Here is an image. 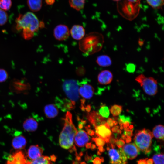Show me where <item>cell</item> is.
<instances>
[{"label": "cell", "instance_id": "49", "mask_svg": "<svg viewBox=\"0 0 164 164\" xmlns=\"http://www.w3.org/2000/svg\"><path fill=\"white\" fill-rule=\"evenodd\" d=\"M125 140L126 143H129L131 141L132 139L131 137H127Z\"/></svg>", "mask_w": 164, "mask_h": 164}, {"label": "cell", "instance_id": "11", "mask_svg": "<svg viewBox=\"0 0 164 164\" xmlns=\"http://www.w3.org/2000/svg\"><path fill=\"white\" fill-rule=\"evenodd\" d=\"M122 149L127 159L130 160L136 158L139 152V150L133 143L127 144Z\"/></svg>", "mask_w": 164, "mask_h": 164}, {"label": "cell", "instance_id": "34", "mask_svg": "<svg viewBox=\"0 0 164 164\" xmlns=\"http://www.w3.org/2000/svg\"><path fill=\"white\" fill-rule=\"evenodd\" d=\"M92 139L93 141L95 142L96 145L98 147L103 146L105 144V141L100 137L93 138Z\"/></svg>", "mask_w": 164, "mask_h": 164}, {"label": "cell", "instance_id": "14", "mask_svg": "<svg viewBox=\"0 0 164 164\" xmlns=\"http://www.w3.org/2000/svg\"><path fill=\"white\" fill-rule=\"evenodd\" d=\"M113 78V74L111 71L108 70H104L99 73L97 80L100 84L107 85L111 82Z\"/></svg>", "mask_w": 164, "mask_h": 164}, {"label": "cell", "instance_id": "12", "mask_svg": "<svg viewBox=\"0 0 164 164\" xmlns=\"http://www.w3.org/2000/svg\"><path fill=\"white\" fill-rule=\"evenodd\" d=\"M89 141V137L86 131L82 130L77 131L74 138L75 143L77 146L84 147Z\"/></svg>", "mask_w": 164, "mask_h": 164}, {"label": "cell", "instance_id": "53", "mask_svg": "<svg viewBox=\"0 0 164 164\" xmlns=\"http://www.w3.org/2000/svg\"><path fill=\"white\" fill-rule=\"evenodd\" d=\"M121 139L123 140H125L126 138V136L124 134H123L121 135Z\"/></svg>", "mask_w": 164, "mask_h": 164}, {"label": "cell", "instance_id": "4", "mask_svg": "<svg viewBox=\"0 0 164 164\" xmlns=\"http://www.w3.org/2000/svg\"><path fill=\"white\" fill-rule=\"evenodd\" d=\"M153 137L149 130L144 128L136 131L134 138V144L139 149L145 154L149 153L151 151L152 139Z\"/></svg>", "mask_w": 164, "mask_h": 164}, {"label": "cell", "instance_id": "7", "mask_svg": "<svg viewBox=\"0 0 164 164\" xmlns=\"http://www.w3.org/2000/svg\"><path fill=\"white\" fill-rule=\"evenodd\" d=\"M109 149L108 155L111 164H127V158L123 151L122 149Z\"/></svg>", "mask_w": 164, "mask_h": 164}, {"label": "cell", "instance_id": "38", "mask_svg": "<svg viewBox=\"0 0 164 164\" xmlns=\"http://www.w3.org/2000/svg\"><path fill=\"white\" fill-rule=\"evenodd\" d=\"M125 144V142L124 140L120 138L119 139H116L115 145L119 148H121Z\"/></svg>", "mask_w": 164, "mask_h": 164}, {"label": "cell", "instance_id": "23", "mask_svg": "<svg viewBox=\"0 0 164 164\" xmlns=\"http://www.w3.org/2000/svg\"><path fill=\"white\" fill-rule=\"evenodd\" d=\"M57 103L58 105H60V108L63 111L71 110L74 108L75 107V106L67 99L62 100L57 98Z\"/></svg>", "mask_w": 164, "mask_h": 164}, {"label": "cell", "instance_id": "17", "mask_svg": "<svg viewBox=\"0 0 164 164\" xmlns=\"http://www.w3.org/2000/svg\"><path fill=\"white\" fill-rule=\"evenodd\" d=\"M43 150L38 145H32L27 152L28 158L31 160L35 159L42 155Z\"/></svg>", "mask_w": 164, "mask_h": 164}, {"label": "cell", "instance_id": "13", "mask_svg": "<svg viewBox=\"0 0 164 164\" xmlns=\"http://www.w3.org/2000/svg\"><path fill=\"white\" fill-rule=\"evenodd\" d=\"M94 91V87L87 83H83L79 88V94L85 99L91 98L93 96Z\"/></svg>", "mask_w": 164, "mask_h": 164}, {"label": "cell", "instance_id": "54", "mask_svg": "<svg viewBox=\"0 0 164 164\" xmlns=\"http://www.w3.org/2000/svg\"><path fill=\"white\" fill-rule=\"evenodd\" d=\"M91 148L92 149H94L96 148V145L94 144H92L91 145Z\"/></svg>", "mask_w": 164, "mask_h": 164}, {"label": "cell", "instance_id": "31", "mask_svg": "<svg viewBox=\"0 0 164 164\" xmlns=\"http://www.w3.org/2000/svg\"><path fill=\"white\" fill-rule=\"evenodd\" d=\"M152 160L155 164H164L163 154L154 155L152 157Z\"/></svg>", "mask_w": 164, "mask_h": 164}, {"label": "cell", "instance_id": "36", "mask_svg": "<svg viewBox=\"0 0 164 164\" xmlns=\"http://www.w3.org/2000/svg\"><path fill=\"white\" fill-rule=\"evenodd\" d=\"M141 0H127L128 4L132 6L139 8Z\"/></svg>", "mask_w": 164, "mask_h": 164}, {"label": "cell", "instance_id": "35", "mask_svg": "<svg viewBox=\"0 0 164 164\" xmlns=\"http://www.w3.org/2000/svg\"><path fill=\"white\" fill-rule=\"evenodd\" d=\"M118 120V122L120 126H122L123 124L126 121L130 122V118L124 115H119Z\"/></svg>", "mask_w": 164, "mask_h": 164}, {"label": "cell", "instance_id": "56", "mask_svg": "<svg viewBox=\"0 0 164 164\" xmlns=\"http://www.w3.org/2000/svg\"><path fill=\"white\" fill-rule=\"evenodd\" d=\"M120 129L121 130H123V126H120Z\"/></svg>", "mask_w": 164, "mask_h": 164}, {"label": "cell", "instance_id": "10", "mask_svg": "<svg viewBox=\"0 0 164 164\" xmlns=\"http://www.w3.org/2000/svg\"><path fill=\"white\" fill-rule=\"evenodd\" d=\"M23 152L18 151L9 158L6 164H30Z\"/></svg>", "mask_w": 164, "mask_h": 164}, {"label": "cell", "instance_id": "47", "mask_svg": "<svg viewBox=\"0 0 164 164\" xmlns=\"http://www.w3.org/2000/svg\"><path fill=\"white\" fill-rule=\"evenodd\" d=\"M144 41L141 38H139L138 40V44L140 46H142L144 43Z\"/></svg>", "mask_w": 164, "mask_h": 164}, {"label": "cell", "instance_id": "21", "mask_svg": "<svg viewBox=\"0 0 164 164\" xmlns=\"http://www.w3.org/2000/svg\"><path fill=\"white\" fill-rule=\"evenodd\" d=\"M96 62L99 66L103 67H109L112 64L111 58L107 55H102L98 56Z\"/></svg>", "mask_w": 164, "mask_h": 164}, {"label": "cell", "instance_id": "41", "mask_svg": "<svg viewBox=\"0 0 164 164\" xmlns=\"http://www.w3.org/2000/svg\"><path fill=\"white\" fill-rule=\"evenodd\" d=\"M126 137H131L133 135V130L132 129H128L124 133Z\"/></svg>", "mask_w": 164, "mask_h": 164}, {"label": "cell", "instance_id": "2", "mask_svg": "<svg viewBox=\"0 0 164 164\" xmlns=\"http://www.w3.org/2000/svg\"><path fill=\"white\" fill-rule=\"evenodd\" d=\"M64 120V127L59 136L60 145L65 149H70L71 152L75 151L73 142L78 131L73 123L72 115L70 112L66 113Z\"/></svg>", "mask_w": 164, "mask_h": 164}, {"label": "cell", "instance_id": "44", "mask_svg": "<svg viewBox=\"0 0 164 164\" xmlns=\"http://www.w3.org/2000/svg\"><path fill=\"white\" fill-rule=\"evenodd\" d=\"M119 126L118 125H115L113 127L111 128L112 131L114 133H116L117 130L119 129Z\"/></svg>", "mask_w": 164, "mask_h": 164}, {"label": "cell", "instance_id": "29", "mask_svg": "<svg viewBox=\"0 0 164 164\" xmlns=\"http://www.w3.org/2000/svg\"><path fill=\"white\" fill-rule=\"evenodd\" d=\"M122 107L121 105L115 104L112 106L110 109L111 113L114 116L119 115L122 110Z\"/></svg>", "mask_w": 164, "mask_h": 164}, {"label": "cell", "instance_id": "25", "mask_svg": "<svg viewBox=\"0 0 164 164\" xmlns=\"http://www.w3.org/2000/svg\"><path fill=\"white\" fill-rule=\"evenodd\" d=\"M69 2L71 7L79 11L84 8L85 0H69Z\"/></svg>", "mask_w": 164, "mask_h": 164}, {"label": "cell", "instance_id": "6", "mask_svg": "<svg viewBox=\"0 0 164 164\" xmlns=\"http://www.w3.org/2000/svg\"><path fill=\"white\" fill-rule=\"evenodd\" d=\"M63 89L68 100L74 105L79 98V84L74 79L64 80L62 84Z\"/></svg>", "mask_w": 164, "mask_h": 164}, {"label": "cell", "instance_id": "16", "mask_svg": "<svg viewBox=\"0 0 164 164\" xmlns=\"http://www.w3.org/2000/svg\"><path fill=\"white\" fill-rule=\"evenodd\" d=\"M70 33L73 39L80 40L85 36V30L82 26L78 25H74L71 28Z\"/></svg>", "mask_w": 164, "mask_h": 164}, {"label": "cell", "instance_id": "5", "mask_svg": "<svg viewBox=\"0 0 164 164\" xmlns=\"http://www.w3.org/2000/svg\"><path fill=\"white\" fill-rule=\"evenodd\" d=\"M135 80L139 84L144 92L148 95L153 96L157 93V81L153 77H147L141 74L138 76Z\"/></svg>", "mask_w": 164, "mask_h": 164}, {"label": "cell", "instance_id": "28", "mask_svg": "<svg viewBox=\"0 0 164 164\" xmlns=\"http://www.w3.org/2000/svg\"><path fill=\"white\" fill-rule=\"evenodd\" d=\"M12 5L11 0H0V8L4 11L9 10Z\"/></svg>", "mask_w": 164, "mask_h": 164}, {"label": "cell", "instance_id": "43", "mask_svg": "<svg viewBox=\"0 0 164 164\" xmlns=\"http://www.w3.org/2000/svg\"><path fill=\"white\" fill-rule=\"evenodd\" d=\"M147 158L144 159H141L138 162V164H147L146 160Z\"/></svg>", "mask_w": 164, "mask_h": 164}, {"label": "cell", "instance_id": "27", "mask_svg": "<svg viewBox=\"0 0 164 164\" xmlns=\"http://www.w3.org/2000/svg\"><path fill=\"white\" fill-rule=\"evenodd\" d=\"M148 4L156 9L161 8L164 5V0H146Z\"/></svg>", "mask_w": 164, "mask_h": 164}, {"label": "cell", "instance_id": "26", "mask_svg": "<svg viewBox=\"0 0 164 164\" xmlns=\"http://www.w3.org/2000/svg\"><path fill=\"white\" fill-rule=\"evenodd\" d=\"M50 158L48 156L41 155L30 161V164H52Z\"/></svg>", "mask_w": 164, "mask_h": 164}, {"label": "cell", "instance_id": "18", "mask_svg": "<svg viewBox=\"0 0 164 164\" xmlns=\"http://www.w3.org/2000/svg\"><path fill=\"white\" fill-rule=\"evenodd\" d=\"M27 144L26 140L22 135H18L14 137L12 142L13 148L16 150H21L24 149Z\"/></svg>", "mask_w": 164, "mask_h": 164}, {"label": "cell", "instance_id": "48", "mask_svg": "<svg viewBox=\"0 0 164 164\" xmlns=\"http://www.w3.org/2000/svg\"><path fill=\"white\" fill-rule=\"evenodd\" d=\"M147 164H153V160L152 159H147L146 160Z\"/></svg>", "mask_w": 164, "mask_h": 164}, {"label": "cell", "instance_id": "1", "mask_svg": "<svg viewBox=\"0 0 164 164\" xmlns=\"http://www.w3.org/2000/svg\"><path fill=\"white\" fill-rule=\"evenodd\" d=\"M41 24L33 13L28 12L23 14H19L16 18V29L18 31H22L24 39L29 40L40 28Z\"/></svg>", "mask_w": 164, "mask_h": 164}, {"label": "cell", "instance_id": "46", "mask_svg": "<svg viewBox=\"0 0 164 164\" xmlns=\"http://www.w3.org/2000/svg\"><path fill=\"white\" fill-rule=\"evenodd\" d=\"M87 133H88V134L91 135V136H93V135H94V131H93V130L91 129H87Z\"/></svg>", "mask_w": 164, "mask_h": 164}, {"label": "cell", "instance_id": "8", "mask_svg": "<svg viewBox=\"0 0 164 164\" xmlns=\"http://www.w3.org/2000/svg\"><path fill=\"white\" fill-rule=\"evenodd\" d=\"M106 122L95 127V133L98 137L103 139L106 143H109L112 132Z\"/></svg>", "mask_w": 164, "mask_h": 164}, {"label": "cell", "instance_id": "15", "mask_svg": "<svg viewBox=\"0 0 164 164\" xmlns=\"http://www.w3.org/2000/svg\"><path fill=\"white\" fill-rule=\"evenodd\" d=\"M87 118L94 127L101 124H104L106 122L104 118L94 111L88 114Z\"/></svg>", "mask_w": 164, "mask_h": 164}, {"label": "cell", "instance_id": "20", "mask_svg": "<svg viewBox=\"0 0 164 164\" xmlns=\"http://www.w3.org/2000/svg\"><path fill=\"white\" fill-rule=\"evenodd\" d=\"M44 111L46 116L50 118L56 117L58 113V110L57 107L52 104L46 105L44 108Z\"/></svg>", "mask_w": 164, "mask_h": 164}, {"label": "cell", "instance_id": "39", "mask_svg": "<svg viewBox=\"0 0 164 164\" xmlns=\"http://www.w3.org/2000/svg\"><path fill=\"white\" fill-rule=\"evenodd\" d=\"M127 71L130 73H132L134 72L135 70V67L134 64H130L127 67Z\"/></svg>", "mask_w": 164, "mask_h": 164}, {"label": "cell", "instance_id": "37", "mask_svg": "<svg viewBox=\"0 0 164 164\" xmlns=\"http://www.w3.org/2000/svg\"><path fill=\"white\" fill-rule=\"evenodd\" d=\"M106 122L110 128L113 127L114 125H116L118 123L116 121L110 118H108Z\"/></svg>", "mask_w": 164, "mask_h": 164}, {"label": "cell", "instance_id": "51", "mask_svg": "<svg viewBox=\"0 0 164 164\" xmlns=\"http://www.w3.org/2000/svg\"><path fill=\"white\" fill-rule=\"evenodd\" d=\"M50 158H51L50 159L51 161H55L56 159V157L54 155H53L51 156Z\"/></svg>", "mask_w": 164, "mask_h": 164}, {"label": "cell", "instance_id": "9", "mask_svg": "<svg viewBox=\"0 0 164 164\" xmlns=\"http://www.w3.org/2000/svg\"><path fill=\"white\" fill-rule=\"evenodd\" d=\"M69 34L68 28L64 25L60 24L57 26L53 30V35L55 38L60 41L66 39Z\"/></svg>", "mask_w": 164, "mask_h": 164}, {"label": "cell", "instance_id": "58", "mask_svg": "<svg viewBox=\"0 0 164 164\" xmlns=\"http://www.w3.org/2000/svg\"><path fill=\"white\" fill-rule=\"evenodd\" d=\"M112 0L113 1H117V2H118V1H120L121 0Z\"/></svg>", "mask_w": 164, "mask_h": 164}, {"label": "cell", "instance_id": "30", "mask_svg": "<svg viewBox=\"0 0 164 164\" xmlns=\"http://www.w3.org/2000/svg\"><path fill=\"white\" fill-rule=\"evenodd\" d=\"M8 18V15L6 11L0 9V26L6 24Z\"/></svg>", "mask_w": 164, "mask_h": 164}, {"label": "cell", "instance_id": "24", "mask_svg": "<svg viewBox=\"0 0 164 164\" xmlns=\"http://www.w3.org/2000/svg\"><path fill=\"white\" fill-rule=\"evenodd\" d=\"M164 126L159 125L155 126L153 128L152 133L153 136L158 139H164Z\"/></svg>", "mask_w": 164, "mask_h": 164}, {"label": "cell", "instance_id": "22", "mask_svg": "<svg viewBox=\"0 0 164 164\" xmlns=\"http://www.w3.org/2000/svg\"><path fill=\"white\" fill-rule=\"evenodd\" d=\"M27 6L29 9L33 12L39 11L42 5V0H27Z\"/></svg>", "mask_w": 164, "mask_h": 164}, {"label": "cell", "instance_id": "45", "mask_svg": "<svg viewBox=\"0 0 164 164\" xmlns=\"http://www.w3.org/2000/svg\"><path fill=\"white\" fill-rule=\"evenodd\" d=\"M45 1L47 5H51L54 3L55 0H45Z\"/></svg>", "mask_w": 164, "mask_h": 164}, {"label": "cell", "instance_id": "50", "mask_svg": "<svg viewBox=\"0 0 164 164\" xmlns=\"http://www.w3.org/2000/svg\"><path fill=\"white\" fill-rule=\"evenodd\" d=\"M98 149H99V151L101 153L104 152L105 150V149L103 146L98 147Z\"/></svg>", "mask_w": 164, "mask_h": 164}, {"label": "cell", "instance_id": "40", "mask_svg": "<svg viewBox=\"0 0 164 164\" xmlns=\"http://www.w3.org/2000/svg\"><path fill=\"white\" fill-rule=\"evenodd\" d=\"M104 159L103 157L100 158L98 157L95 158L93 161V164H101V162H103Z\"/></svg>", "mask_w": 164, "mask_h": 164}, {"label": "cell", "instance_id": "3", "mask_svg": "<svg viewBox=\"0 0 164 164\" xmlns=\"http://www.w3.org/2000/svg\"><path fill=\"white\" fill-rule=\"evenodd\" d=\"M104 43L103 35L101 33L93 32L87 34L80 40V50L87 55H92L100 51Z\"/></svg>", "mask_w": 164, "mask_h": 164}, {"label": "cell", "instance_id": "52", "mask_svg": "<svg viewBox=\"0 0 164 164\" xmlns=\"http://www.w3.org/2000/svg\"><path fill=\"white\" fill-rule=\"evenodd\" d=\"M85 145L87 148H89L91 147V143H87Z\"/></svg>", "mask_w": 164, "mask_h": 164}, {"label": "cell", "instance_id": "19", "mask_svg": "<svg viewBox=\"0 0 164 164\" xmlns=\"http://www.w3.org/2000/svg\"><path fill=\"white\" fill-rule=\"evenodd\" d=\"M23 129L28 132H32L37 130L38 124L33 118H30L26 119L23 123Z\"/></svg>", "mask_w": 164, "mask_h": 164}, {"label": "cell", "instance_id": "57", "mask_svg": "<svg viewBox=\"0 0 164 164\" xmlns=\"http://www.w3.org/2000/svg\"><path fill=\"white\" fill-rule=\"evenodd\" d=\"M80 164H86L84 162H82L80 163Z\"/></svg>", "mask_w": 164, "mask_h": 164}, {"label": "cell", "instance_id": "42", "mask_svg": "<svg viewBox=\"0 0 164 164\" xmlns=\"http://www.w3.org/2000/svg\"><path fill=\"white\" fill-rule=\"evenodd\" d=\"M116 140V139L111 136L109 139V143L110 144L115 145V143Z\"/></svg>", "mask_w": 164, "mask_h": 164}, {"label": "cell", "instance_id": "32", "mask_svg": "<svg viewBox=\"0 0 164 164\" xmlns=\"http://www.w3.org/2000/svg\"><path fill=\"white\" fill-rule=\"evenodd\" d=\"M99 114L104 118H107L109 115V110L108 107L103 105L99 110Z\"/></svg>", "mask_w": 164, "mask_h": 164}, {"label": "cell", "instance_id": "33", "mask_svg": "<svg viewBox=\"0 0 164 164\" xmlns=\"http://www.w3.org/2000/svg\"><path fill=\"white\" fill-rule=\"evenodd\" d=\"M8 75L5 69L0 68V83L5 81L7 79Z\"/></svg>", "mask_w": 164, "mask_h": 164}, {"label": "cell", "instance_id": "55", "mask_svg": "<svg viewBox=\"0 0 164 164\" xmlns=\"http://www.w3.org/2000/svg\"><path fill=\"white\" fill-rule=\"evenodd\" d=\"M121 132H122L121 130L120 129H119L117 130L116 133H117L118 134H121Z\"/></svg>", "mask_w": 164, "mask_h": 164}]
</instances>
